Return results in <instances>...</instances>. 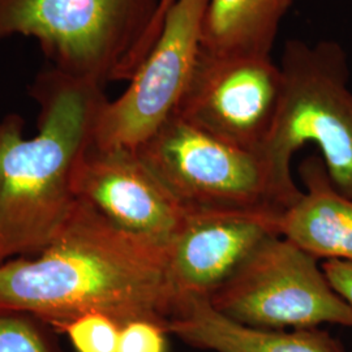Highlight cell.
Returning <instances> with one entry per match:
<instances>
[{
	"mask_svg": "<svg viewBox=\"0 0 352 352\" xmlns=\"http://www.w3.org/2000/svg\"><path fill=\"white\" fill-rule=\"evenodd\" d=\"M279 215L192 214L167 248L168 321L187 302H209L266 240L279 235Z\"/></svg>",
	"mask_w": 352,
	"mask_h": 352,
	"instance_id": "cell-10",
	"label": "cell"
},
{
	"mask_svg": "<svg viewBox=\"0 0 352 352\" xmlns=\"http://www.w3.org/2000/svg\"><path fill=\"white\" fill-rule=\"evenodd\" d=\"M299 173L305 192L278 217L279 235L315 258L352 263V199L333 184L321 155Z\"/></svg>",
	"mask_w": 352,
	"mask_h": 352,
	"instance_id": "cell-11",
	"label": "cell"
},
{
	"mask_svg": "<svg viewBox=\"0 0 352 352\" xmlns=\"http://www.w3.org/2000/svg\"><path fill=\"white\" fill-rule=\"evenodd\" d=\"M192 214H280L302 190L279 180L261 151L230 144L173 115L136 149Z\"/></svg>",
	"mask_w": 352,
	"mask_h": 352,
	"instance_id": "cell-5",
	"label": "cell"
},
{
	"mask_svg": "<svg viewBox=\"0 0 352 352\" xmlns=\"http://www.w3.org/2000/svg\"><path fill=\"white\" fill-rule=\"evenodd\" d=\"M166 263L167 248L76 200L43 251L0 264V315L32 316L59 333L91 312L120 325L151 320L167 327Z\"/></svg>",
	"mask_w": 352,
	"mask_h": 352,
	"instance_id": "cell-1",
	"label": "cell"
},
{
	"mask_svg": "<svg viewBox=\"0 0 352 352\" xmlns=\"http://www.w3.org/2000/svg\"><path fill=\"white\" fill-rule=\"evenodd\" d=\"M208 1L176 0L128 88L102 109L97 146L136 151L175 113L199 60Z\"/></svg>",
	"mask_w": 352,
	"mask_h": 352,
	"instance_id": "cell-7",
	"label": "cell"
},
{
	"mask_svg": "<svg viewBox=\"0 0 352 352\" xmlns=\"http://www.w3.org/2000/svg\"><path fill=\"white\" fill-rule=\"evenodd\" d=\"M167 330L151 320H133L120 327L118 352H167Z\"/></svg>",
	"mask_w": 352,
	"mask_h": 352,
	"instance_id": "cell-16",
	"label": "cell"
},
{
	"mask_svg": "<svg viewBox=\"0 0 352 352\" xmlns=\"http://www.w3.org/2000/svg\"><path fill=\"white\" fill-rule=\"evenodd\" d=\"M279 68L282 101L261 151L282 184L299 190L291 158L304 145L315 144L336 188L352 199V90L346 51L336 41L311 45L289 39Z\"/></svg>",
	"mask_w": 352,
	"mask_h": 352,
	"instance_id": "cell-4",
	"label": "cell"
},
{
	"mask_svg": "<svg viewBox=\"0 0 352 352\" xmlns=\"http://www.w3.org/2000/svg\"><path fill=\"white\" fill-rule=\"evenodd\" d=\"M329 283L352 309V263L327 260L321 265Z\"/></svg>",
	"mask_w": 352,
	"mask_h": 352,
	"instance_id": "cell-17",
	"label": "cell"
},
{
	"mask_svg": "<svg viewBox=\"0 0 352 352\" xmlns=\"http://www.w3.org/2000/svg\"><path fill=\"white\" fill-rule=\"evenodd\" d=\"M167 333L193 349L212 352H346L325 330H264L245 327L217 312L208 300L183 304Z\"/></svg>",
	"mask_w": 352,
	"mask_h": 352,
	"instance_id": "cell-12",
	"label": "cell"
},
{
	"mask_svg": "<svg viewBox=\"0 0 352 352\" xmlns=\"http://www.w3.org/2000/svg\"><path fill=\"white\" fill-rule=\"evenodd\" d=\"M175 1L176 0H160L158 10L155 12L154 20L151 23V29L146 33V37L144 39L142 47H141V51H140V64L144 62V59L146 58V55L151 50L153 45L155 43L157 38H158L160 33H161V29L164 26V19H166L167 13L170 12L171 7L175 4Z\"/></svg>",
	"mask_w": 352,
	"mask_h": 352,
	"instance_id": "cell-18",
	"label": "cell"
},
{
	"mask_svg": "<svg viewBox=\"0 0 352 352\" xmlns=\"http://www.w3.org/2000/svg\"><path fill=\"white\" fill-rule=\"evenodd\" d=\"M282 94V71L270 55L200 51L174 115L230 144L261 151L276 124Z\"/></svg>",
	"mask_w": 352,
	"mask_h": 352,
	"instance_id": "cell-8",
	"label": "cell"
},
{
	"mask_svg": "<svg viewBox=\"0 0 352 352\" xmlns=\"http://www.w3.org/2000/svg\"><path fill=\"white\" fill-rule=\"evenodd\" d=\"M37 102L38 132L24 136V119L0 122V264L43 251L72 210L74 176L94 141L104 87L47 68L29 89Z\"/></svg>",
	"mask_w": 352,
	"mask_h": 352,
	"instance_id": "cell-2",
	"label": "cell"
},
{
	"mask_svg": "<svg viewBox=\"0 0 352 352\" xmlns=\"http://www.w3.org/2000/svg\"><path fill=\"white\" fill-rule=\"evenodd\" d=\"M76 200L87 202L126 232L168 248L190 214L138 151L89 146L76 167Z\"/></svg>",
	"mask_w": 352,
	"mask_h": 352,
	"instance_id": "cell-9",
	"label": "cell"
},
{
	"mask_svg": "<svg viewBox=\"0 0 352 352\" xmlns=\"http://www.w3.org/2000/svg\"><path fill=\"white\" fill-rule=\"evenodd\" d=\"M209 302L221 315L256 329L352 327L351 307L331 287L317 258L280 235L266 240Z\"/></svg>",
	"mask_w": 352,
	"mask_h": 352,
	"instance_id": "cell-6",
	"label": "cell"
},
{
	"mask_svg": "<svg viewBox=\"0 0 352 352\" xmlns=\"http://www.w3.org/2000/svg\"><path fill=\"white\" fill-rule=\"evenodd\" d=\"M292 0H209L201 51L214 55H270Z\"/></svg>",
	"mask_w": 352,
	"mask_h": 352,
	"instance_id": "cell-13",
	"label": "cell"
},
{
	"mask_svg": "<svg viewBox=\"0 0 352 352\" xmlns=\"http://www.w3.org/2000/svg\"><path fill=\"white\" fill-rule=\"evenodd\" d=\"M160 0H0V42L34 38L64 75L106 87L129 81Z\"/></svg>",
	"mask_w": 352,
	"mask_h": 352,
	"instance_id": "cell-3",
	"label": "cell"
},
{
	"mask_svg": "<svg viewBox=\"0 0 352 352\" xmlns=\"http://www.w3.org/2000/svg\"><path fill=\"white\" fill-rule=\"evenodd\" d=\"M120 327L113 317L91 312L71 321L62 333L67 334L76 352H118Z\"/></svg>",
	"mask_w": 352,
	"mask_h": 352,
	"instance_id": "cell-15",
	"label": "cell"
},
{
	"mask_svg": "<svg viewBox=\"0 0 352 352\" xmlns=\"http://www.w3.org/2000/svg\"><path fill=\"white\" fill-rule=\"evenodd\" d=\"M50 329L32 316L0 315V352H60Z\"/></svg>",
	"mask_w": 352,
	"mask_h": 352,
	"instance_id": "cell-14",
	"label": "cell"
}]
</instances>
